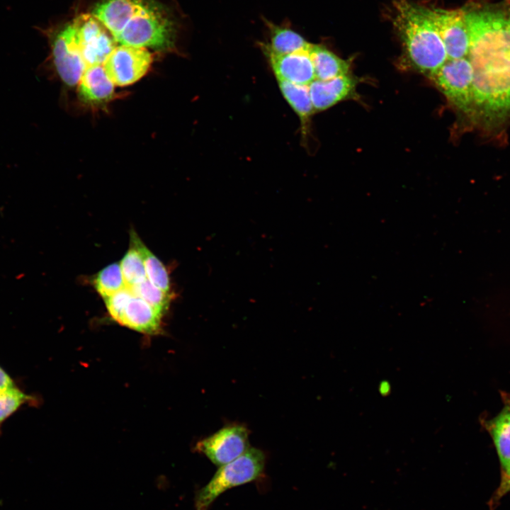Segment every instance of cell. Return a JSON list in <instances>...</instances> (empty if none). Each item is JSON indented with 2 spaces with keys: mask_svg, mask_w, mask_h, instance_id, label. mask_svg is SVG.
Listing matches in <instances>:
<instances>
[{
  "mask_svg": "<svg viewBox=\"0 0 510 510\" xmlns=\"http://www.w3.org/2000/svg\"><path fill=\"white\" fill-rule=\"evenodd\" d=\"M144 0H103L93 11L95 16L116 37Z\"/></svg>",
  "mask_w": 510,
  "mask_h": 510,
  "instance_id": "cell-15",
  "label": "cell"
},
{
  "mask_svg": "<svg viewBox=\"0 0 510 510\" xmlns=\"http://www.w3.org/2000/svg\"><path fill=\"white\" fill-rule=\"evenodd\" d=\"M163 316L145 301L134 295L125 306L118 324L144 334H158Z\"/></svg>",
  "mask_w": 510,
  "mask_h": 510,
  "instance_id": "cell-13",
  "label": "cell"
},
{
  "mask_svg": "<svg viewBox=\"0 0 510 510\" xmlns=\"http://www.w3.org/2000/svg\"><path fill=\"white\" fill-rule=\"evenodd\" d=\"M130 242L135 244L141 254L147 279L162 290L171 293L169 276L162 262L145 246L133 230L130 232Z\"/></svg>",
  "mask_w": 510,
  "mask_h": 510,
  "instance_id": "cell-20",
  "label": "cell"
},
{
  "mask_svg": "<svg viewBox=\"0 0 510 510\" xmlns=\"http://www.w3.org/2000/svg\"><path fill=\"white\" fill-rule=\"evenodd\" d=\"M248 430L239 425L225 426L200 441L195 448L218 466L229 463L249 448Z\"/></svg>",
  "mask_w": 510,
  "mask_h": 510,
  "instance_id": "cell-9",
  "label": "cell"
},
{
  "mask_svg": "<svg viewBox=\"0 0 510 510\" xmlns=\"http://www.w3.org/2000/svg\"><path fill=\"white\" fill-rule=\"evenodd\" d=\"M510 492V468L502 472L500 483L489 500V505L493 509L499 500Z\"/></svg>",
  "mask_w": 510,
  "mask_h": 510,
  "instance_id": "cell-26",
  "label": "cell"
},
{
  "mask_svg": "<svg viewBox=\"0 0 510 510\" xmlns=\"http://www.w3.org/2000/svg\"><path fill=\"white\" fill-rule=\"evenodd\" d=\"M33 401V396L25 393L16 385L0 391V430L6 419L23 405Z\"/></svg>",
  "mask_w": 510,
  "mask_h": 510,
  "instance_id": "cell-24",
  "label": "cell"
},
{
  "mask_svg": "<svg viewBox=\"0 0 510 510\" xmlns=\"http://www.w3.org/2000/svg\"><path fill=\"white\" fill-rule=\"evenodd\" d=\"M51 57L55 71L69 86L76 85L86 67L81 53L75 30L69 23L50 36Z\"/></svg>",
  "mask_w": 510,
  "mask_h": 510,
  "instance_id": "cell-6",
  "label": "cell"
},
{
  "mask_svg": "<svg viewBox=\"0 0 510 510\" xmlns=\"http://www.w3.org/2000/svg\"><path fill=\"white\" fill-rule=\"evenodd\" d=\"M72 23L86 67L102 64L116 47L113 37L92 15H81Z\"/></svg>",
  "mask_w": 510,
  "mask_h": 510,
  "instance_id": "cell-8",
  "label": "cell"
},
{
  "mask_svg": "<svg viewBox=\"0 0 510 510\" xmlns=\"http://www.w3.org/2000/svg\"><path fill=\"white\" fill-rule=\"evenodd\" d=\"M263 50L278 81L309 86L316 79L310 51L278 55Z\"/></svg>",
  "mask_w": 510,
  "mask_h": 510,
  "instance_id": "cell-11",
  "label": "cell"
},
{
  "mask_svg": "<svg viewBox=\"0 0 510 510\" xmlns=\"http://www.w3.org/2000/svg\"><path fill=\"white\" fill-rule=\"evenodd\" d=\"M265 465V455L257 448H249L233 461L220 466L210 480L195 496V510H208L223 492L259 478Z\"/></svg>",
  "mask_w": 510,
  "mask_h": 510,
  "instance_id": "cell-4",
  "label": "cell"
},
{
  "mask_svg": "<svg viewBox=\"0 0 510 510\" xmlns=\"http://www.w3.org/2000/svg\"><path fill=\"white\" fill-rule=\"evenodd\" d=\"M96 292L104 299L125 287L119 263H113L101 269L94 278Z\"/></svg>",
  "mask_w": 510,
  "mask_h": 510,
  "instance_id": "cell-22",
  "label": "cell"
},
{
  "mask_svg": "<svg viewBox=\"0 0 510 510\" xmlns=\"http://www.w3.org/2000/svg\"><path fill=\"white\" fill-rule=\"evenodd\" d=\"M152 62V55L146 48L120 45L112 50L103 67L114 85L125 86L141 79Z\"/></svg>",
  "mask_w": 510,
  "mask_h": 510,
  "instance_id": "cell-7",
  "label": "cell"
},
{
  "mask_svg": "<svg viewBox=\"0 0 510 510\" xmlns=\"http://www.w3.org/2000/svg\"><path fill=\"white\" fill-rule=\"evenodd\" d=\"M394 6L407 64L430 78L448 60L433 9L408 0H397Z\"/></svg>",
  "mask_w": 510,
  "mask_h": 510,
  "instance_id": "cell-2",
  "label": "cell"
},
{
  "mask_svg": "<svg viewBox=\"0 0 510 510\" xmlns=\"http://www.w3.org/2000/svg\"><path fill=\"white\" fill-rule=\"evenodd\" d=\"M280 90L290 107L298 115L302 132H306L312 115L315 113L311 100L309 86L278 81Z\"/></svg>",
  "mask_w": 510,
  "mask_h": 510,
  "instance_id": "cell-19",
  "label": "cell"
},
{
  "mask_svg": "<svg viewBox=\"0 0 510 510\" xmlns=\"http://www.w3.org/2000/svg\"><path fill=\"white\" fill-rule=\"evenodd\" d=\"M14 385L15 383L11 376L0 366V391Z\"/></svg>",
  "mask_w": 510,
  "mask_h": 510,
  "instance_id": "cell-27",
  "label": "cell"
},
{
  "mask_svg": "<svg viewBox=\"0 0 510 510\" xmlns=\"http://www.w3.org/2000/svg\"><path fill=\"white\" fill-rule=\"evenodd\" d=\"M270 30V43L264 49L278 55L310 51L312 44L295 31L268 23Z\"/></svg>",
  "mask_w": 510,
  "mask_h": 510,
  "instance_id": "cell-18",
  "label": "cell"
},
{
  "mask_svg": "<svg viewBox=\"0 0 510 510\" xmlns=\"http://www.w3.org/2000/svg\"><path fill=\"white\" fill-rule=\"evenodd\" d=\"M79 96L85 103L101 105L114 96V84L101 64L86 67L79 82Z\"/></svg>",
  "mask_w": 510,
  "mask_h": 510,
  "instance_id": "cell-14",
  "label": "cell"
},
{
  "mask_svg": "<svg viewBox=\"0 0 510 510\" xmlns=\"http://www.w3.org/2000/svg\"><path fill=\"white\" fill-rule=\"evenodd\" d=\"M508 24H509V27L510 28V14H508Z\"/></svg>",
  "mask_w": 510,
  "mask_h": 510,
  "instance_id": "cell-28",
  "label": "cell"
},
{
  "mask_svg": "<svg viewBox=\"0 0 510 510\" xmlns=\"http://www.w3.org/2000/svg\"><path fill=\"white\" fill-rule=\"evenodd\" d=\"M357 80L350 74L328 80L315 79L309 91L315 112L328 109L339 102L356 95Z\"/></svg>",
  "mask_w": 510,
  "mask_h": 510,
  "instance_id": "cell-12",
  "label": "cell"
},
{
  "mask_svg": "<svg viewBox=\"0 0 510 510\" xmlns=\"http://www.w3.org/2000/svg\"><path fill=\"white\" fill-rule=\"evenodd\" d=\"M504 407L484 426L492 438L499 456L502 472L510 468V395H502Z\"/></svg>",
  "mask_w": 510,
  "mask_h": 510,
  "instance_id": "cell-16",
  "label": "cell"
},
{
  "mask_svg": "<svg viewBox=\"0 0 510 510\" xmlns=\"http://www.w3.org/2000/svg\"><path fill=\"white\" fill-rule=\"evenodd\" d=\"M131 290L125 287L113 295L104 299L109 315L116 322L121 316L125 306L132 297Z\"/></svg>",
  "mask_w": 510,
  "mask_h": 510,
  "instance_id": "cell-25",
  "label": "cell"
},
{
  "mask_svg": "<svg viewBox=\"0 0 510 510\" xmlns=\"http://www.w3.org/2000/svg\"><path fill=\"white\" fill-rule=\"evenodd\" d=\"M470 36L475 106L489 117L510 115V28L508 14L493 8L465 10Z\"/></svg>",
  "mask_w": 510,
  "mask_h": 510,
  "instance_id": "cell-1",
  "label": "cell"
},
{
  "mask_svg": "<svg viewBox=\"0 0 510 510\" xmlns=\"http://www.w3.org/2000/svg\"><path fill=\"white\" fill-rule=\"evenodd\" d=\"M435 23L439 31L448 60L468 57L470 36L464 8L444 10L433 8Z\"/></svg>",
  "mask_w": 510,
  "mask_h": 510,
  "instance_id": "cell-10",
  "label": "cell"
},
{
  "mask_svg": "<svg viewBox=\"0 0 510 510\" xmlns=\"http://www.w3.org/2000/svg\"><path fill=\"white\" fill-rule=\"evenodd\" d=\"M174 23L153 0H144L114 38L123 45L167 50L174 45Z\"/></svg>",
  "mask_w": 510,
  "mask_h": 510,
  "instance_id": "cell-3",
  "label": "cell"
},
{
  "mask_svg": "<svg viewBox=\"0 0 510 510\" xmlns=\"http://www.w3.org/2000/svg\"><path fill=\"white\" fill-rule=\"evenodd\" d=\"M310 54L316 79L328 80L349 74L350 62L340 58L325 47L312 44Z\"/></svg>",
  "mask_w": 510,
  "mask_h": 510,
  "instance_id": "cell-17",
  "label": "cell"
},
{
  "mask_svg": "<svg viewBox=\"0 0 510 510\" xmlns=\"http://www.w3.org/2000/svg\"><path fill=\"white\" fill-rule=\"evenodd\" d=\"M472 68L468 57L447 60L430 77L447 99L465 113L475 106Z\"/></svg>",
  "mask_w": 510,
  "mask_h": 510,
  "instance_id": "cell-5",
  "label": "cell"
},
{
  "mask_svg": "<svg viewBox=\"0 0 510 510\" xmlns=\"http://www.w3.org/2000/svg\"><path fill=\"white\" fill-rule=\"evenodd\" d=\"M132 293L164 316L168 310L171 293H167L152 284L147 279L129 288Z\"/></svg>",
  "mask_w": 510,
  "mask_h": 510,
  "instance_id": "cell-23",
  "label": "cell"
},
{
  "mask_svg": "<svg viewBox=\"0 0 510 510\" xmlns=\"http://www.w3.org/2000/svg\"><path fill=\"white\" fill-rule=\"evenodd\" d=\"M119 264L125 287L130 288L147 279L141 254L132 242Z\"/></svg>",
  "mask_w": 510,
  "mask_h": 510,
  "instance_id": "cell-21",
  "label": "cell"
}]
</instances>
